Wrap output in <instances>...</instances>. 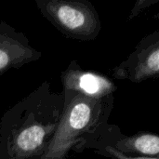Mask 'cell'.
<instances>
[{
  "label": "cell",
  "instance_id": "cell-2",
  "mask_svg": "<svg viewBox=\"0 0 159 159\" xmlns=\"http://www.w3.org/2000/svg\"><path fill=\"white\" fill-rule=\"evenodd\" d=\"M58 19L68 29L76 30L85 24V15L77 8L62 6L58 9Z\"/></svg>",
  "mask_w": 159,
  "mask_h": 159
},
{
  "label": "cell",
  "instance_id": "cell-8",
  "mask_svg": "<svg viewBox=\"0 0 159 159\" xmlns=\"http://www.w3.org/2000/svg\"><path fill=\"white\" fill-rule=\"evenodd\" d=\"M115 156H116L118 158L120 159H157V158H143V157H141V158H128V157H125L124 156H120V155H118V154H116V153H115V152H112Z\"/></svg>",
  "mask_w": 159,
  "mask_h": 159
},
{
  "label": "cell",
  "instance_id": "cell-1",
  "mask_svg": "<svg viewBox=\"0 0 159 159\" xmlns=\"http://www.w3.org/2000/svg\"><path fill=\"white\" fill-rule=\"evenodd\" d=\"M45 135V130L41 127H29L20 133L17 139V145L22 151H34L42 144Z\"/></svg>",
  "mask_w": 159,
  "mask_h": 159
},
{
  "label": "cell",
  "instance_id": "cell-4",
  "mask_svg": "<svg viewBox=\"0 0 159 159\" xmlns=\"http://www.w3.org/2000/svg\"><path fill=\"white\" fill-rule=\"evenodd\" d=\"M135 148L145 155H157L159 152V139L156 135H143L138 138L135 143Z\"/></svg>",
  "mask_w": 159,
  "mask_h": 159
},
{
  "label": "cell",
  "instance_id": "cell-5",
  "mask_svg": "<svg viewBox=\"0 0 159 159\" xmlns=\"http://www.w3.org/2000/svg\"><path fill=\"white\" fill-rule=\"evenodd\" d=\"M79 84L82 89H84L86 92L89 94L96 93L101 88L100 79L92 75H84L80 78Z\"/></svg>",
  "mask_w": 159,
  "mask_h": 159
},
{
  "label": "cell",
  "instance_id": "cell-3",
  "mask_svg": "<svg viewBox=\"0 0 159 159\" xmlns=\"http://www.w3.org/2000/svg\"><path fill=\"white\" fill-rule=\"evenodd\" d=\"M90 118V108L86 103H78L74 106L70 114V125L75 129H84Z\"/></svg>",
  "mask_w": 159,
  "mask_h": 159
},
{
  "label": "cell",
  "instance_id": "cell-6",
  "mask_svg": "<svg viewBox=\"0 0 159 159\" xmlns=\"http://www.w3.org/2000/svg\"><path fill=\"white\" fill-rule=\"evenodd\" d=\"M148 66L154 70L155 72H157L159 69V52L158 50H156L149 58L148 60Z\"/></svg>",
  "mask_w": 159,
  "mask_h": 159
},
{
  "label": "cell",
  "instance_id": "cell-7",
  "mask_svg": "<svg viewBox=\"0 0 159 159\" xmlns=\"http://www.w3.org/2000/svg\"><path fill=\"white\" fill-rule=\"evenodd\" d=\"M8 63V56L6 52L0 50V69L6 67Z\"/></svg>",
  "mask_w": 159,
  "mask_h": 159
}]
</instances>
